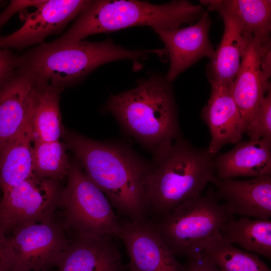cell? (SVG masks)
<instances>
[{"label": "cell", "instance_id": "1", "mask_svg": "<svg viewBox=\"0 0 271 271\" xmlns=\"http://www.w3.org/2000/svg\"><path fill=\"white\" fill-rule=\"evenodd\" d=\"M65 136L67 148L112 206L128 219H144L149 209L146 188L151 162L123 144L95 141L74 132Z\"/></svg>", "mask_w": 271, "mask_h": 271}, {"label": "cell", "instance_id": "2", "mask_svg": "<svg viewBox=\"0 0 271 271\" xmlns=\"http://www.w3.org/2000/svg\"><path fill=\"white\" fill-rule=\"evenodd\" d=\"M104 109L153 155L181 138L171 83L161 74H151L134 88L111 95Z\"/></svg>", "mask_w": 271, "mask_h": 271}, {"label": "cell", "instance_id": "3", "mask_svg": "<svg viewBox=\"0 0 271 271\" xmlns=\"http://www.w3.org/2000/svg\"><path fill=\"white\" fill-rule=\"evenodd\" d=\"M206 13L202 5L186 0L162 5L137 0L90 1L71 27L53 42L78 41L91 35L136 26H148L156 33L192 24Z\"/></svg>", "mask_w": 271, "mask_h": 271}, {"label": "cell", "instance_id": "4", "mask_svg": "<svg viewBox=\"0 0 271 271\" xmlns=\"http://www.w3.org/2000/svg\"><path fill=\"white\" fill-rule=\"evenodd\" d=\"M159 49L128 50L110 39L93 42L80 40L64 44L42 43L18 57V67L41 83L62 91L84 78L99 66L122 59L134 63L140 68L141 61Z\"/></svg>", "mask_w": 271, "mask_h": 271}, {"label": "cell", "instance_id": "5", "mask_svg": "<svg viewBox=\"0 0 271 271\" xmlns=\"http://www.w3.org/2000/svg\"><path fill=\"white\" fill-rule=\"evenodd\" d=\"M215 155L179 138L154 154L147 183L149 209L160 218L200 197L215 176Z\"/></svg>", "mask_w": 271, "mask_h": 271}, {"label": "cell", "instance_id": "6", "mask_svg": "<svg viewBox=\"0 0 271 271\" xmlns=\"http://www.w3.org/2000/svg\"><path fill=\"white\" fill-rule=\"evenodd\" d=\"M232 218L209 191L181 203L155 224L175 255L188 258L203 253Z\"/></svg>", "mask_w": 271, "mask_h": 271}, {"label": "cell", "instance_id": "7", "mask_svg": "<svg viewBox=\"0 0 271 271\" xmlns=\"http://www.w3.org/2000/svg\"><path fill=\"white\" fill-rule=\"evenodd\" d=\"M66 186L62 189L64 230L73 231L75 238L119 237L121 222L104 193L85 175L76 160L71 163Z\"/></svg>", "mask_w": 271, "mask_h": 271}, {"label": "cell", "instance_id": "8", "mask_svg": "<svg viewBox=\"0 0 271 271\" xmlns=\"http://www.w3.org/2000/svg\"><path fill=\"white\" fill-rule=\"evenodd\" d=\"M4 236L3 248L9 271H50L57 267L70 240L54 220L19 228Z\"/></svg>", "mask_w": 271, "mask_h": 271}, {"label": "cell", "instance_id": "9", "mask_svg": "<svg viewBox=\"0 0 271 271\" xmlns=\"http://www.w3.org/2000/svg\"><path fill=\"white\" fill-rule=\"evenodd\" d=\"M62 189L58 180L33 174L3 192L0 200V236L27 225L54 220Z\"/></svg>", "mask_w": 271, "mask_h": 271}, {"label": "cell", "instance_id": "10", "mask_svg": "<svg viewBox=\"0 0 271 271\" xmlns=\"http://www.w3.org/2000/svg\"><path fill=\"white\" fill-rule=\"evenodd\" d=\"M120 222L119 237L129 258V271H184L155 224L144 219Z\"/></svg>", "mask_w": 271, "mask_h": 271}, {"label": "cell", "instance_id": "11", "mask_svg": "<svg viewBox=\"0 0 271 271\" xmlns=\"http://www.w3.org/2000/svg\"><path fill=\"white\" fill-rule=\"evenodd\" d=\"M86 0H43L36 10L23 17L24 23L14 33L0 37V48L23 49L61 31L89 4Z\"/></svg>", "mask_w": 271, "mask_h": 271}, {"label": "cell", "instance_id": "12", "mask_svg": "<svg viewBox=\"0 0 271 271\" xmlns=\"http://www.w3.org/2000/svg\"><path fill=\"white\" fill-rule=\"evenodd\" d=\"M211 24L206 13L189 26L156 32L169 57L170 67L165 77L170 83L200 59L213 57L215 50L209 36Z\"/></svg>", "mask_w": 271, "mask_h": 271}, {"label": "cell", "instance_id": "13", "mask_svg": "<svg viewBox=\"0 0 271 271\" xmlns=\"http://www.w3.org/2000/svg\"><path fill=\"white\" fill-rule=\"evenodd\" d=\"M211 182L216 198L223 201L227 212L246 217L269 219L271 216V175L247 180L223 179L216 175Z\"/></svg>", "mask_w": 271, "mask_h": 271}, {"label": "cell", "instance_id": "14", "mask_svg": "<svg viewBox=\"0 0 271 271\" xmlns=\"http://www.w3.org/2000/svg\"><path fill=\"white\" fill-rule=\"evenodd\" d=\"M40 83L19 67L0 83V150L21 127Z\"/></svg>", "mask_w": 271, "mask_h": 271}, {"label": "cell", "instance_id": "15", "mask_svg": "<svg viewBox=\"0 0 271 271\" xmlns=\"http://www.w3.org/2000/svg\"><path fill=\"white\" fill-rule=\"evenodd\" d=\"M211 86L210 97L202 110L201 117L211 133V140L207 149L210 154L215 155L224 145L241 142L245 128L231 95L230 87Z\"/></svg>", "mask_w": 271, "mask_h": 271}, {"label": "cell", "instance_id": "16", "mask_svg": "<svg viewBox=\"0 0 271 271\" xmlns=\"http://www.w3.org/2000/svg\"><path fill=\"white\" fill-rule=\"evenodd\" d=\"M261 39L249 36L238 72L229 87L243 119L245 131L252 114L271 89L270 84L264 78L260 66Z\"/></svg>", "mask_w": 271, "mask_h": 271}, {"label": "cell", "instance_id": "17", "mask_svg": "<svg viewBox=\"0 0 271 271\" xmlns=\"http://www.w3.org/2000/svg\"><path fill=\"white\" fill-rule=\"evenodd\" d=\"M55 271H124L118 248L111 237L70 240Z\"/></svg>", "mask_w": 271, "mask_h": 271}, {"label": "cell", "instance_id": "18", "mask_svg": "<svg viewBox=\"0 0 271 271\" xmlns=\"http://www.w3.org/2000/svg\"><path fill=\"white\" fill-rule=\"evenodd\" d=\"M224 23L223 36L213 57L207 66L211 84L230 87L235 78L250 34L244 32L238 21L222 11L218 12Z\"/></svg>", "mask_w": 271, "mask_h": 271}, {"label": "cell", "instance_id": "19", "mask_svg": "<svg viewBox=\"0 0 271 271\" xmlns=\"http://www.w3.org/2000/svg\"><path fill=\"white\" fill-rule=\"evenodd\" d=\"M215 175L223 179L271 175V139L240 142L214 158Z\"/></svg>", "mask_w": 271, "mask_h": 271}, {"label": "cell", "instance_id": "20", "mask_svg": "<svg viewBox=\"0 0 271 271\" xmlns=\"http://www.w3.org/2000/svg\"><path fill=\"white\" fill-rule=\"evenodd\" d=\"M33 102L19 130L0 150V187L3 192L33 174Z\"/></svg>", "mask_w": 271, "mask_h": 271}, {"label": "cell", "instance_id": "21", "mask_svg": "<svg viewBox=\"0 0 271 271\" xmlns=\"http://www.w3.org/2000/svg\"><path fill=\"white\" fill-rule=\"evenodd\" d=\"M209 11H222L235 17L244 32L259 38L270 37L271 1L202 0Z\"/></svg>", "mask_w": 271, "mask_h": 271}, {"label": "cell", "instance_id": "22", "mask_svg": "<svg viewBox=\"0 0 271 271\" xmlns=\"http://www.w3.org/2000/svg\"><path fill=\"white\" fill-rule=\"evenodd\" d=\"M61 90L40 83L33 101V141H56L65 135L59 107Z\"/></svg>", "mask_w": 271, "mask_h": 271}, {"label": "cell", "instance_id": "23", "mask_svg": "<svg viewBox=\"0 0 271 271\" xmlns=\"http://www.w3.org/2000/svg\"><path fill=\"white\" fill-rule=\"evenodd\" d=\"M221 237L230 244H237L245 250L271 257V221L233 218L223 227Z\"/></svg>", "mask_w": 271, "mask_h": 271}, {"label": "cell", "instance_id": "24", "mask_svg": "<svg viewBox=\"0 0 271 271\" xmlns=\"http://www.w3.org/2000/svg\"><path fill=\"white\" fill-rule=\"evenodd\" d=\"M203 253L219 271H270L255 254L237 248L220 234Z\"/></svg>", "mask_w": 271, "mask_h": 271}, {"label": "cell", "instance_id": "25", "mask_svg": "<svg viewBox=\"0 0 271 271\" xmlns=\"http://www.w3.org/2000/svg\"><path fill=\"white\" fill-rule=\"evenodd\" d=\"M66 145L60 141H33L32 149L33 173L44 179L59 181L67 177L71 163Z\"/></svg>", "mask_w": 271, "mask_h": 271}, {"label": "cell", "instance_id": "26", "mask_svg": "<svg viewBox=\"0 0 271 271\" xmlns=\"http://www.w3.org/2000/svg\"><path fill=\"white\" fill-rule=\"evenodd\" d=\"M245 132L249 136L250 141L271 139V89L252 114Z\"/></svg>", "mask_w": 271, "mask_h": 271}, {"label": "cell", "instance_id": "27", "mask_svg": "<svg viewBox=\"0 0 271 271\" xmlns=\"http://www.w3.org/2000/svg\"><path fill=\"white\" fill-rule=\"evenodd\" d=\"M43 0H13L0 14V29L15 14L29 8L38 7Z\"/></svg>", "mask_w": 271, "mask_h": 271}, {"label": "cell", "instance_id": "28", "mask_svg": "<svg viewBox=\"0 0 271 271\" xmlns=\"http://www.w3.org/2000/svg\"><path fill=\"white\" fill-rule=\"evenodd\" d=\"M18 67V57L9 49L0 48V83L10 76Z\"/></svg>", "mask_w": 271, "mask_h": 271}, {"label": "cell", "instance_id": "29", "mask_svg": "<svg viewBox=\"0 0 271 271\" xmlns=\"http://www.w3.org/2000/svg\"><path fill=\"white\" fill-rule=\"evenodd\" d=\"M184 271H219L203 253L187 258Z\"/></svg>", "mask_w": 271, "mask_h": 271}, {"label": "cell", "instance_id": "30", "mask_svg": "<svg viewBox=\"0 0 271 271\" xmlns=\"http://www.w3.org/2000/svg\"><path fill=\"white\" fill-rule=\"evenodd\" d=\"M4 237L0 236V271H9L3 248V240Z\"/></svg>", "mask_w": 271, "mask_h": 271}, {"label": "cell", "instance_id": "31", "mask_svg": "<svg viewBox=\"0 0 271 271\" xmlns=\"http://www.w3.org/2000/svg\"><path fill=\"white\" fill-rule=\"evenodd\" d=\"M4 2L3 1H0V6L2 5V3H3Z\"/></svg>", "mask_w": 271, "mask_h": 271}]
</instances>
